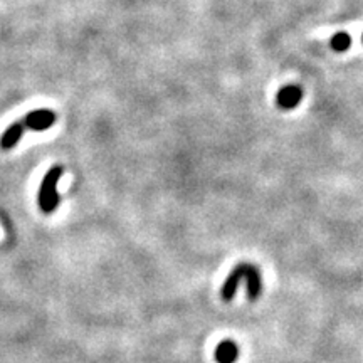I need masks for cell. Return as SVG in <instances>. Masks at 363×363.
I'll return each instance as SVG.
<instances>
[{"instance_id": "obj_4", "label": "cell", "mask_w": 363, "mask_h": 363, "mask_svg": "<svg viewBox=\"0 0 363 363\" xmlns=\"http://www.w3.org/2000/svg\"><path fill=\"white\" fill-rule=\"evenodd\" d=\"M303 100V88L298 86V84H286V86L279 88L276 95V105L281 109H295L298 105Z\"/></svg>"}, {"instance_id": "obj_1", "label": "cell", "mask_w": 363, "mask_h": 363, "mask_svg": "<svg viewBox=\"0 0 363 363\" xmlns=\"http://www.w3.org/2000/svg\"><path fill=\"white\" fill-rule=\"evenodd\" d=\"M242 279L247 281V296L251 301H256L261 295V275L259 269L252 264H238L229 276L226 277V283L222 286V300L231 301L234 298L235 291H238L239 283H242Z\"/></svg>"}, {"instance_id": "obj_7", "label": "cell", "mask_w": 363, "mask_h": 363, "mask_svg": "<svg viewBox=\"0 0 363 363\" xmlns=\"http://www.w3.org/2000/svg\"><path fill=\"white\" fill-rule=\"evenodd\" d=\"M330 46L333 51L337 52H345L352 47V36L346 34V32H337L330 40Z\"/></svg>"}, {"instance_id": "obj_2", "label": "cell", "mask_w": 363, "mask_h": 363, "mask_svg": "<svg viewBox=\"0 0 363 363\" xmlns=\"http://www.w3.org/2000/svg\"><path fill=\"white\" fill-rule=\"evenodd\" d=\"M64 170L61 165H54L47 170V173L44 175L43 182H40L39 194H38V203L40 210L44 214H52L59 207V192H58V183L63 177Z\"/></svg>"}, {"instance_id": "obj_6", "label": "cell", "mask_w": 363, "mask_h": 363, "mask_svg": "<svg viewBox=\"0 0 363 363\" xmlns=\"http://www.w3.org/2000/svg\"><path fill=\"white\" fill-rule=\"evenodd\" d=\"M239 357V348L234 341L226 340L215 348V360L217 363H234Z\"/></svg>"}, {"instance_id": "obj_3", "label": "cell", "mask_w": 363, "mask_h": 363, "mask_svg": "<svg viewBox=\"0 0 363 363\" xmlns=\"http://www.w3.org/2000/svg\"><path fill=\"white\" fill-rule=\"evenodd\" d=\"M58 120V115L51 109H34V111L27 113L22 118L20 125L24 126V130H32V132H46L51 128L52 125Z\"/></svg>"}, {"instance_id": "obj_5", "label": "cell", "mask_w": 363, "mask_h": 363, "mask_svg": "<svg viewBox=\"0 0 363 363\" xmlns=\"http://www.w3.org/2000/svg\"><path fill=\"white\" fill-rule=\"evenodd\" d=\"M24 132H26V130H24L22 125H20V121L12 123L9 128L2 133V137H0V148L2 150L14 148V146L20 141V138H22Z\"/></svg>"}, {"instance_id": "obj_8", "label": "cell", "mask_w": 363, "mask_h": 363, "mask_svg": "<svg viewBox=\"0 0 363 363\" xmlns=\"http://www.w3.org/2000/svg\"><path fill=\"white\" fill-rule=\"evenodd\" d=\"M362 43H363V34H362Z\"/></svg>"}]
</instances>
